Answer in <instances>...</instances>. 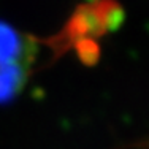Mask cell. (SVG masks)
<instances>
[{
  "label": "cell",
  "mask_w": 149,
  "mask_h": 149,
  "mask_svg": "<svg viewBox=\"0 0 149 149\" xmlns=\"http://www.w3.org/2000/svg\"><path fill=\"white\" fill-rule=\"evenodd\" d=\"M98 32L103 35L105 32H114L124 24V10L116 0H100L95 6H92Z\"/></svg>",
  "instance_id": "obj_3"
},
{
  "label": "cell",
  "mask_w": 149,
  "mask_h": 149,
  "mask_svg": "<svg viewBox=\"0 0 149 149\" xmlns=\"http://www.w3.org/2000/svg\"><path fill=\"white\" fill-rule=\"evenodd\" d=\"M74 49H76L79 60L87 67H94L100 59V46L89 37L79 38L78 41H74Z\"/></svg>",
  "instance_id": "obj_4"
},
{
  "label": "cell",
  "mask_w": 149,
  "mask_h": 149,
  "mask_svg": "<svg viewBox=\"0 0 149 149\" xmlns=\"http://www.w3.org/2000/svg\"><path fill=\"white\" fill-rule=\"evenodd\" d=\"M27 81V65L13 63L0 67V105H8L22 92Z\"/></svg>",
  "instance_id": "obj_2"
},
{
  "label": "cell",
  "mask_w": 149,
  "mask_h": 149,
  "mask_svg": "<svg viewBox=\"0 0 149 149\" xmlns=\"http://www.w3.org/2000/svg\"><path fill=\"white\" fill-rule=\"evenodd\" d=\"M33 57L32 41L13 26L0 19V67L30 62Z\"/></svg>",
  "instance_id": "obj_1"
}]
</instances>
